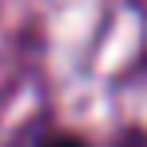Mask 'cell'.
Instances as JSON below:
<instances>
[{"mask_svg":"<svg viewBox=\"0 0 147 147\" xmlns=\"http://www.w3.org/2000/svg\"><path fill=\"white\" fill-rule=\"evenodd\" d=\"M39 147H85V143L74 140V136H51V140H43Z\"/></svg>","mask_w":147,"mask_h":147,"instance_id":"cell-1","label":"cell"}]
</instances>
